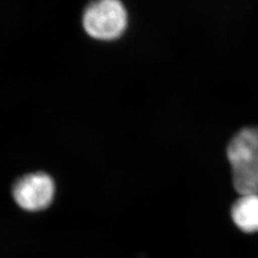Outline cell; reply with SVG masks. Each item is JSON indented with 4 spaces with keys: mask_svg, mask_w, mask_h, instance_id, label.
<instances>
[{
    "mask_svg": "<svg viewBox=\"0 0 258 258\" xmlns=\"http://www.w3.org/2000/svg\"><path fill=\"white\" fill-rule=\"evenodd\" d=\"M231 216L242 231H258V194L242 195L233 205Z\"/></svg>",
    "mask_w": 258,
    "mask_h": 258,
    "instance_id": "277c9868",
    "label": "cell"
},
{
    "mask_svg": "<svg viewBox=\"0 0 258 258\" xmlns=\"http://www.w3.org/2000/svg\"><path fill=\"white\" fill-rule=\"evenodd\" d=\"M228 158L235 189L242 194H258V127L242 129L231 139Z\"/></svg>",
    "mask_w": 258,
    "mask_h": 258,
    "instance_id": "6da1fadb",
    "label": "cell"
},
{
    "mask_svg": "<svg viewBox=\"0 0 258 258\" xmlns=\"http://www.w3.org/2000/svg\"><path fill=\"white\" fill-rule=\"evenodd\" d=\"M15 201L25 211L37 212L46 209L55 196V183L50 176L37 172L23 176L13 187Z\"/></svg>",
    "mask_w": 258,
    "mask_h": 258,
    "instance_id": "3957f363",
    "label": "cell"
},
{
    "mask_svg": "<svg viewBox=\"0 0 258 258\" xmlns=\"http://www.w3.org/2000/svg\"><path fill=\"white\" fill-rule=\"evenodd\" d=\"M127 23V12L120 0H94L83 11V29L97 40L118 39L125 32Z\"/></svg>",
    "mask_w": 258,
    "mask_h": 258,
    "instance_id": "7a4b0ae2",
    "label": "cell"
}]
</instances>
